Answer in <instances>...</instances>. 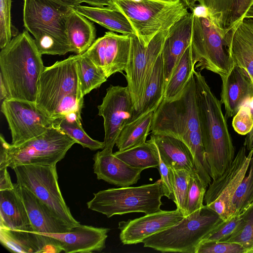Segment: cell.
<instances>
[{"instance_id":"22","label":"cell","mask_w":253,"mask_h":253,"mask_svg":"<svg viewBox=\"0 0 253 253\" xmlns=\"http://www.w3.org/2000/svg\"><path fill=\"white\" fill-rule=\"evenodd\" d=\"M0 242L7 250L17 253H59L56 239L34 231L0 226Z\"/></svg>"},{"instance_id":"21","label":"cell","mask_w":253,"mask_h":253,"mask_svg":"<svg viewBox=\"0 0 253 253\" xmlns=\"http://www.w3.org/2000/svg\"><path fill=\"white\" fill-rule=\"evenodd\" d=\"M25 206L31 226L35 232L45 235L70 231L73 227L60 218L32 192L15 183Z\"/></svg>"},{"instance_id":"13","label":"cell","mask_w":253,"mask_h":253,"mask_svg":"<svg viewBox=\"0 0 253 253\" xmlns=\"http://www.w3.org/2000/svg\"><path fill=\"white\" fill-rule=\"evenodd\" d=\"M170 28L157 34L145 45L136 35L130 36V54L125 76L134 106L139 100L145 83L150 76Z\"/></svg>"},{"instance_id":"50","label":"cell","mask_w":253,"mask_h":253,"mask_svg":"<svg viewBox=\"0 0 253 253\" xmlns=\"http://www.w3.org/2000/svg\"><path fill=\"white\" fill-rule=\"evenodd\" d=\"M8 98V94L6 85L1 77H0V99L2 101Z\"/></svg>"},{"instance_id":"20","label":"cell","mask_w":253,"mask_h":253,"mask_svg":"<svg viewBox=\"0 0 253 253\" xmlns=\"http://www.w3.org/2000/svg\"><path fill=\"white\" fill-rule=\"evenodd\" d=\"M222 82L220 102L226 119L234 117L239 109L253 98V83L245 71L235 65Z\"/></svg>"},{"instance_id":"8","label":"cell","mask_w":253,"mask_h":253,"mask_svg":"<svg viewBox=\"0 0 253 253\" xmlns=\"http://www.w3.org/2000/svg\"><path fill=\"white\" fill-rule=\"evenodd\" d=\"M151 131L180 140L191 132L200 131L194 74L177 98H163L154 111Z\"/></svg>"},{"instance_id":"51","label":"cell","mask_w":253,"mask_h":253,"mask_svg":"<svg viewBox=\"0 0 253 253\" xmlns=\"http://www.w3.org/2000/svg\"><path fill=\"white\" fill-rule=\"evenodd\" d=\"M68 6L73 7L80 4L79 0H54Z\"/></svg>"},{"instance_id":"49","label":"cell","mask_w":253,"mask_h":253,"mask_svg":"<svg viewBox=\"0 0 253 253\" xmlns=\"http://www.w3.org/2000/svg\"><path fill=\"white\" fill-rule=\"evenodd\" d=\"M246 135L244 146L246 147V149L251 151L253 149V126L251 130Z\"/></svg>"},{"instance_id":"30","label":"cell","mask_w":253,"mask_h":253,"mask_svg":"<svg viewBox=\"0 0 253 253\" xmlns=\"http://www.w3.org/2000/svg\"><path fill=\"white\" fill-rule=\"evenodd\" d=\"M66 29L73 52L77 54L84 53L96 40L94 24L72 8L67 17Z\"/></svg>"},{"instance_id":"6","label":"cell","mask_w":253,"mask_h":253,"mask_svg":"<svg viewBox=\"0 0 253 253\" xmlns=\"http://www.w3.org/2000/svg\"><path fill=\"white\" fill-rule=\"evenodd\" d=\"M139 39L147 45L159 32L170 28L188 13L180 0H113Z\"/></svg>"},{"instance_id":"12","label":"cell","mask_w":253,"mask_h":253,"mask_svg":"<svg viewBox=\"0 0 253 253\" xmlns=\"http://www.w3.org/2000/svg\"><path fill=\"white\" fill-rule=\"evenodd\" d=\"M253 149L246 155L243 145L239 150L231 164L224 172L213 180L207 190L204 201L206 206L225 220L237 212L233 203L239 185L246 174Z\"/></svg>"},{"instance_id":"43","label":"cell","mask_w":253,"mask_h":253,"mask_svg":"<svg viewBox=\"0 0 253 253\" xmlns=\"http://www.w3.org/2000/svg\"><path fill=\"white\" fill-rule=\"evenodd\" d=\"M241 219L240 213H237L230 218L223 220L213 229L202 242L224 241L234 231L240 223Z\"/></svg>"},{"instance_id":"1","label":"cell","mask_w":253,"mask_h":253,"mask_svg":"<svg viewBox=\"0 0 253 253\" xmlns=\"http://www.w3.org/2000/svg\"><path fill=\"white\" fill-rule=\"evenodd\" d=\"M196 101L202 142L210 174L220 176L235 158V149L221 103L212 92L200 71H194Z\"/></svg>"},{"instance_id":"40","label":"cell","mask_w":253,"mask_h":253,"mask_svg":"<svg viewBox=\"0 0 253 253\" xmlns=\"http://www.w3.org/2000/svg\"><path fill=\"white\" fill-rule=\"evenodd\" d=\"M12 0H0V47H5L17 35V30L12 25L11 18Z\"/></svg>"},{"instance_id":"26","label":"cell","mask_w":253,"mask_h":253,"mask_svg":"<svg viewBox=\"0 0 253 253\" xmlns=\"http://www.w3.org/2000/svg\"><path fill=\"white\" fill-rule=\"evenodd\" d=\"M165 90L164 63L161 53L145 83L139 100L134 106L130 122L149 112L155 111L164 98Z\"/></svg>"},{"instance_id":"23","label":"cell","mask_w":253,"mask_h":253,"mask_svg":"<svg viewBox=\"0 0 253 253\" xmlns=\"http://www.w3.org/2000/svg\"><path fill=\"white\" fill-rule=\"evenodd\" d=\"M193 13L188 12L169 29L162 50L165 87L178 60L191 45Z\"/></svg>"},{"instance_id":"11","label":"cell","mask_w":253,"mask_h":253,"mask_svg":"<svg viewBox=\"0 0 253 253\" xmlns=\"http://www.w3.org/2000/svg\"><path fill=\"white\" fill-rule=\"evenodd\" d=\"M76 55L44 67L40 77L35 104L49 118L61 100L69 94L83 93Z\"/></svg>"},{"instance_id":"52","label":"cell","mask_w":253,"mask_h":253,"mask_svg":"<svg viewBox=\"0 0 253 253\" xmlns=\"http://www.w3.org/2000/svg\"><path fill=\"white\" fill-rule=\"evenodd\" d=\"M188 8H190L191 10L196 5V2L197 0H180Z\"/></svg>"},{"instance_id":"53","label":"cell","mask_w":253,"mask_h":253,"mask_svg":"<svg viewBox=\"0 0 253 253\" xmlns=\"http://www.w3.org/2000/svg\"><path fill=\"white\" fill-rule=\"evenodd\" d=\"M245 18H253V2L249 7L247 12H246Z\"/></svg>"},{"instance_id":"39","label":"cell","mask_w":253,"mask_h":253,"mask_svg":"<svg viewBox=\"0 0 253 253\" xmlns=\"http://www.w3.org/2000/svg\"><path fill=\"white\" fill-rule=\"evenodd\" d=\"M207 187L196 172L191 174L187 196L186 216L202 208Z\"/></svg>"},{"instance_id":"10","label":"cell","mask_w":253,"mask_h":253,"mask_svg":"<svg viewBox=\"0 0 253 253\" xmlns=\"http://www.w3.org/2000/svg\"><path fill=\"white\" fill-rule=\"evenodd\" d=\"M17 183L28 189L72 227L80 224L65 203L58 182L56 165L29 164L13 169Z\"/></svg>"},{"instance_id":"32","label":"cell","mask_w":253,"mask_h":253,"mask_svg":"<svg viewBox=\"0 0 253 253\" xmlns=\"http://www.w3.org/2000/svg\"><path fill=\"white\" fill-rule=\"evenodd\" d=\"M113 154L130 167L142 170L149 168H158L159 164V152L152 135L143 144Z\"/></svg>"},{"instance_id":"25","label":"cell","mask_w":253,"mask_h":253,"mask_svg":"<svg viewBox=\"0 0 253 253\" xmlns=\"http://www.w3.org/2000/svg\"><path fill=\"white\" fill-rule=\"evenodd\" d=\"M208 9L211 18L225 34L244 18L253 0H197Z\"/></svg>"},{"instance_id":"19","label":"cell","mask_w":253,"mask_h":253,"mask_svg":"<svg viewBox=\"0 0 253 253\" xmlns=\"http://www.w3.org/2000/svg\"><path fill=\"white\" fill-rule=\"evenodd\" d=\"M223 38L234 64L243 69L253 83V18H244Z\"/></svg>"},{"instance_id":"46","label":"cell","mask_w":253,"mask_h":253,"mask_svg":"<svg viewBox=\"0 0 253 253\" xmlns=\"http://www.w3.org/2000/svg\"><path fill=\"white\" fill-rule=\"evenodd\" d=\"M7 168L0 169V191L10 190L14 188V183L11 180Z\"/></svg>"},{"instance_id":"38","label":"cell","mask_w":253,"mask_h":253,"mask_svg":"<svg viewBox=\"0 0 253 253\" xmlns=\"http://www.w3.org/2000/svg\"><path fill=\"white\" fill-rule=\"evenodd\" d=\"M171 169L174 180V203L176 206V209L185 216L187 196L192 173L185 169Z\"/></svg>"},{"instance_id":"54","label":"cell","mask_w":253,"mask_h":253,"mask_svg":"<svg viewBox=\"0 0 253 253\" xmlns=\"http://www.w3.org/2000/svg\"></svg>"},{"instance_id":"27","label":"cell","mask_w":253,"mask_h":253,"mask_svg":"<svg viewBox=\"0 0 253 253\" xmlns=\"http://www.w3.org/2000/svg\"><path fill=\"white\" fill-rule=\"evenodd\" d=\"M151 135L161 159L168 167L185 169L192 173L196 172L193 155L183 141L169 135L152 133Z\"/></svg>"},{"instance_id":"34","label":"cell","mask_w":253,"mask_h":253,"mask_svg":"<svg viewBox=\"0 0 253 253\" xmlns=\"http://www.w3.org/2000/svg\"><path fill=\"white\" fill-rule=\"evenodd\" d=\"M77 55L78 74L82 91L84 96L93 89L99 87L108 78L88 57L84 54Z\"/></svg>"},{"instance_id":"44","label":"cell","mask_w":253,"mask_h":253,"mask_svg":"<svg viewBox=\"0 0 253 253\" xmlns=\"http://www.w3.org/2000/svg\"><path fill=\"white\" fill-rule=\"evenodd\" d=\"M232 125L239 134L248 133L253 126V113L251 108L246 105L242 106L233 117Z\"/></svg>"},{"instance_id":"14","label":"cell","mask_w":253,"mask_h":253,"mask_svg":"<svg viewBox=\"0 0 253 253\" xmlns=\"http://www.w3.org/2000/svg\"><path fill=\"white\" fill-rule=\"evenodd\" d=\"M1 112L8 123L14 145L42 134L53 124L51 119L35 102L5 99L2 101Z\"/></svg>"},{"instance_id":"7","label":"cell","mask_w":253,"mask_h":253,"mask_svg":"<svg viewBox=\"0 0 253 253\" xmlns=\"http://www.w3.org/2000/svg\"><path fill=\"white\" fill-rule=\"evenodd\" d=\"M87 203L89 209L109 218L131 212L150 214L161 210L164 196L161 179L153 184L100 190Z\"/></svg>"},{"instance_id":"35","label":"cell","mask_w":253,"mask_h":253,"mask_svg":"<svg viewBox=\"0 0 253 253\" xmlns=\"http://www.w3.org/2000/svg\"><path fill=\"white\" fill-rule=\"evenodd\" d=\"M53 124L84 148L95 151L103 149L105 147L104 141L93 139L86 133L83 128L81 119H71L63 117L54 120Z\"/></svg>"},{"instance_id":"47","label":"cell","mask_w":253,"mask_h":253,"mask_svg":"<svg viewBox=\"0 0 253 253\" xmlns=\"http://www.w3.org/2000/svg\"><path fill=\"white\" fill-rule=\"evenodd\" d=\"M80 3L85 2L93 6V7H114L113 0H79Z\"/></svg>"},{"instance_id":"18","label":"cell","mask_w":253,"mask_h":253,"mask_svg":"<svg viewBox=\"0 0 253 253\" xmlns=\"http://www.w3.org/2000/svg\"><path fill=\"white\" fill-rule=\"evenodd\" d=\"M110 229L79 224L67 232L48 233L45 235L56 240L61 252L66 253H91L101 252L106 247L105 243Z\"/></svg>"},{"instance_id":"36","label":"cell","mask_w":253,"mask_h":253,"mask_svg":"<svg viewBox=\"0 0 253 253\" xmlns=\"http://www.w3.org/2000/svg\"><path fill=\"white\" fill-rule=\"evenodd\" d=\"M241 221L232 234L223 242L241 245L246 253H253V202L241 213Z\"/></svg>"},{"instance_id":"48","label":"cell","mask_w":253,"mask_h":253,"mask_svg":"<svg viewBox=\"0 0 253 253\" xmlns=\"http://www.w3.org/2000/svg\"><path fill=\"white\" fill-rule=\"evenodd\" d=\"M191 10L194 15L197 16H207L209 15L207 7L200 4L199 5H195Z\"/></svg>"},{"instance_id":"29","label":"cell","mask_w":253,"mask_h":253,"mask_svg":"<svg viewBox=\"0 0 253 253\" xmlns=\"http://www.w3.org/2000/svg\"><path fill=\"white\" fill-rule=\"evenodd\" d=\"M87 19L111 31L123 35H136L131 24L116 7H91L80 4L71 7Z\"/></svg>"},{"instance_id":"9","label":"cell","mask_w":253,"mask_h":253,"mask_svg":"<svg viewBox=\"0 0 253 253\" xmlns=\"http://www.w3.org/2000/svg\"><path fill=\"white\" fill-rule=\"evenodd\" d=\"M191 47L195 70L206 69L218 74L222 79L234 65L221 31L210 15L193 14Z\"/></svg>"},{"instance_id":"33","label":"cell","mask_w":253,"mask_h":253,"mask_svg":"<svg viewBox=\"0 0 253 253\" xmlns=\"http://www.w3.org/2000/svg\"><path fill=\"white\" fill-rule=\"evenodd\" d=\"M195 70L191 45L182 54L165 87L164 99L171 100L182 92Z\"/></svg>"},{"instance_id":"41","label":"cell","mask_w":253,"mask_h":253,"mask_svg":"<svg viewBox=\"0 0 253 253\" xmlns=\"http://www.w3.org/2000/svg\"><path fill=\"white\" fill-rule=\"evenodd\" d=\"M83 93H72L63 98L50 118L52 122L73 112L81 113L84 105Z\"/></svg>"},{"instance_id":"28","label":"cell","mask_w":253,"mask_h":253,"mask_svg":"<svg viewBox=\"0 0 253 253\" xmlns=\"http://www.w3.org/2000/svg\"><path fill=\"white\" fill-rule=\"evenodd\" d=\"M0 226L13 229L33 230L15 183L13 189L0 191Z\"/></svg>"},{"instance_id":"17","label":"cell","mask_w":253,"mask_h":253,"mask_svg":"<svg viewBox=\"0 0 253 253\" xmlns=\"http://www.w3.org/2000/svg\"><path fill=\"white\" fill-rule=\"evenodd\" d=\"M184 217L177 209L162 211L119 223L121 242L124 245L142 243L149 236L179 222Z\"/></svg>"},{"instance_id":"37","label":"cell","mask_w":253,"mask_h":253,"mask_svg":"<svg viewBox=\"0 0 253 253\" xmlns=\"http://www.w3.org/2000/svg\"><path fill=\"white\" fill-rule=\"evenodd\" d=\"M249 172L245 176L233 197V203L237 213H241L253 202V154L249 163Z\"/></svg>"},{"instance_id":"42","label":"cell","mask_w":253,"mask_h":253,"mask_svg":"<svg viewBox=\"0 0 253 253\" xmlns=\"http://www.w3.org/2000/svg\"><path fill=\"white\" fill-rule=\"evenodd\" d=\"M196 253H246V251L236 243L206 241L199 244Z\"/></svg>"},{"instance_id":"16","label":"cell","mask_w":253,"mask_h":253,"mask_svg":"<svg viewBox=\"0 0 253 253\" xmlns=\"http://www.w3.org/2000/svg\"><path fill=\"white\" fill-rule=\"evenodd\" d=\"M130 46V36L108 32L96 39L83 54L100 68L108 78L116 73L125 71Z\"/></svg>"},{"instance_id":"2","label":"cell","mask_w":253,"mask_h":253,"mask_svg":"<svg viewBox=\"0 0 253 253\" xmlns=\"http://www.w3.org/2000/svg\"><path fill=\"white\" fill-rule=\"evenodd\" d=\"M42 54L26 29L1 49L0 77L6 85L8 99L35 102L44 69Z\"/></svg>"},{"instance_id":"24","label":"cell","mask_w":253,"mask_h":253,"mask_svg":"<svg viewBox=\"0 0 253 253\" xmlns=\"http://www.w3.org/2000/svg\"><path fill=\"white\" fill-rule=\"evenodd\" d=\"M93 171L98 179L120 187L134 184L140 178L142 170L133 168L113 153L103 154L97 152L93 156Z\"/></svg>"},{"instance_id":"4","label":"cell","mask_w":253,"mask_h":253,"mask_svg":"<svg viewBox=\"0 0 253 253\" xmlns=\"http://www.w3.org/2000/svg\"><path fill=\"white\" fill-rule=\"evenodd\" d=\"M0 169L29 164L56 165L76 143L53 124L42 134L21 144L8 143L0 135Z\"/></svg>"},{"instance_id":"31","label":"cell","mask_w":253,"mask_h":253,"mask_svg":"<svg viewBox=\"0 0 253 253\" xmlns=\"http://www.w3.org/2000/svg\"><path fill=\"white\" fill-rule=\"evenodd\" d=\"M154 111L149 112L126 125L116 142L119 151H124L140 145L146 142L151 131Z\"/></svg>"},{"instance_id":"3","label":"cell","mask_w":253,"mask_h":253,"mask_svg":"<svg viewBox=\"0 0 253 253\" xmlns=\"http://www.w3.org/2000/svg\"><path fill=\"white\" fill-rule=\"evenodd\" d=\"M71 6L54 0H24L23 23L42 54L73 52L66 29Z\"/></svg>"},{"instance_id":"45","label":"cell","mask_w":253,"mask_h":253,"mask_svg":"<svg viewBox=\"0 0 253 253\" xmlns=\"http://www.w3.org/2000/svg\"><path fill=\"white\" fill-rule=\"evenodd\" d=\"M158 169L161 175L164 196L174 202V180L173 170L163 162L160 156Z\"/></svg>"},{"instance_id":"5","label":"cell","mask_w":253,"mask_h":253,"mask_svg":"<svg viewBox=\"0 0 253 253\" xmlns=\"http://www.w3.org/2000/svg\"><path fill=\"white\" fill-rule=\"evenodd\" d=\"M223 220L204 205L175 225L144 239V247L161 252L196 253L208 234Z\"/></svg>"},{"instance_id":"15","label":"cell","mask_w":253,"mask_h":253,"mask_svg":"<svg viewBox=\"0 0 253 253\" xmlns=\"http://www.w3.org/2000/svg\"><path fill=\"white\" fill-rule=\"evenodd\" d=\"M97 108L98 115L104 120L105 132V147L100 152L112 154L121 130L130 122L133 115L134 104L127 86L111 85Z\"/></svg>"}]
</instances>
